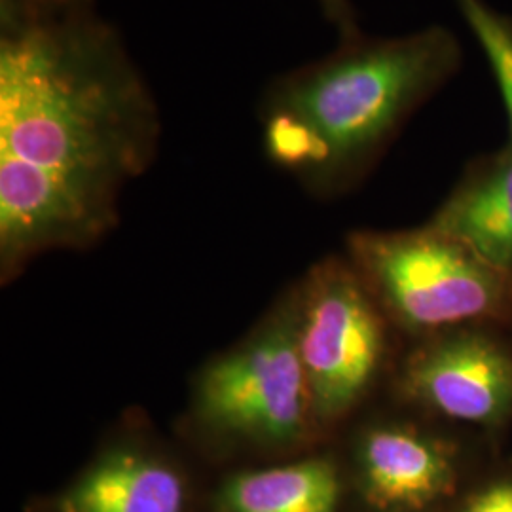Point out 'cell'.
Masks as SVG:
<instances>
[{"instance_id": "277c9868", "label": "cell", "mask_w": 512, "mask_h": 512, "mask_svg": "<svg viewBox=\"0 0 512 512\" xmlns=\"http://www.w3.org/2000/svg\"><path fill=\"white\" fill-rule=\"evenodd\" d=\"M200 412L226 433L274 444L298 439L311 412L298 319L281 317L211 366L200 384Z\"/></svg>"}, {"instance_id": "4fadbf2b", "label": "cell", "mask_w": 512, "mask_h": 512, "mask_svg": "<svg viewBox=\"0 0 512 512\" xmlns=\"http://www.w3.org/2000/svg\"><path fill=\"white\" fill-rule=\"evenodd\" d=\"M465 512H512V484H495L476 495Z\"/></svg>"}, {"instance_id": "5b68a950", "label": "cell", "mask_w": 512, "mask_h": 512, "mask_svg": "<svg viewBox=\"0 0 512 512\" xmlns=\"http://www.w3.org/2000/svg\"><path fill=\"white\" fill-rule=\"evenodd\" d=\"M298 348L313 416L340 418L365 393L384 349L376 311L344 270H329L315 283L298 319Z\"/></svg>"}, {"instance_id": "5bb4252c", "label": "cell", "mask_w": 512, "mask_h": 512, "mask_svg": "<svg viewBox=\"0 0 512 512\" xmlns=\"http://www.w3.org/2000/svg\"><path fill=\"white\" fill-rule=\"evenodd\" d=\"M19 4H27V6H46V4H55V2H63V0H14Z\"/></svg>"}, {"instance_id": "30bf717a", "label": "cell", "mask_w": 512, "mask_h": 512, "mask_svg": "<svg viewBox=\"0 0 512 512\" xmlns=\"http://www.w3.org/2000/svg\"><path fill=\"white\" fill-rule=\"evenodd\" d=\"M340 482L327 459L249 471L220 488V512H336Z\"/></svg>"}, {"instance_id": "52a82bcc", "label": "cell", "mask_w": 512, "mask_h": 512, "mask_svg": "<svg viewBox=\"0 0 512 512\" xmlns=\"http://www.w3.org/2000/svg\"><path fill=\"white\" fill-rule=\"evenodd\" d=\"M359 471L368 503L385 512L421 511L450 494L456 478L444 444L399 427L366 433Z\"/></svg>"}, {"instance_id": "8fae6325", "label": "cell", "mask_w": 512, "mask_h": 512, "mask_svg": "<svg viewBox=\"0 0 512 512\" xmlns=\"http://www.w3.org/2000/svg\"><path fill=\"white\" fill-rule=\"evenodd\" d=\"M467 23L494 74L495 84L509 122L512 145V16L497 10L488 0H452Z\"/></svg>"}, {"instance_id": "8992f818", "label": "cell", "mask_w": 512, "mask_h": 512, "mask_svg": "<svg viewBox=\"0 0 512 512\" xmlns=\"http://www.w3.org/2000/svg\"><path fill=\"white\" fill-rule=\"evenodd\" d=\"M404 385L446 418L494 425L512 412V355L478 332L446 336L410 359Z\"/></svg>"}, {"instance_id": "6da1fadb", "label": "cell", "mask_w": 512, "mask_h": 512, "mask_svg": "<svg viewBox=\"0 0 512 512\" xmlns=\"http://www.w3.org/2000/svg\"><path fill=\"white\" fill-rule=\"evenodd\" d=\"M160 112L95 0H0V245L29 253L82 241L112 220L141 171Z\"/></svg>"}, {"instance_id": "7c38bea8", "label": "cell", "mask_w": 512, "mask_h": 512, "mask_svg": "<svg viewBox=\"0 0 512 512\" xmlns=\"http://www.w3.org/2000/svg\"><path fill=\"white\" fill-rule=\"evenodd\" d=\"M323 16L329 19L340 33V42H348L359 38L363 33L359 29V21L349 0H317Z\"/></svg>"}, {"instance_id": "9c48e42d", "label": "cell", "mask_w": 512, "mask_h": 512, "mask_svg": "<svg viewBox=\"0 0 512 512\" xmlns=\"http://www.w3.org/2000/svg\"><path fill=\"white\" fill-rule=\"evenodd\" d=\"M181 476L158 459L112 452L57 499V512H183Z\"/></svg>"}, {"instance_id": "ba28073f", "label": "cell", "mask_w": 512, "mask_h": 512, "mask_svg": "<svg viewBox=\"0 0 512 512\" xmlns=\"http://www.w3.org/2000/svg\"><path fill=\"white\" fill-rule=\"evenodd\" d=\"M429 226L463 243L495 270L512 275L511 143L467 173Z\"/></svg>"}, {"instance_id": "7a4b0ae2", "label": "cell", "mask_w": 512, "mask_h": 512, "mask_svg": "<svg viewBox=\"0 0 512 512\" xmlns=\"http://www.w3.org/2000/svg\"><path fill=\"white\" fill-rule=\"evenodd\" d=\"M463 65L442 25L403 37L361 35L277 76L260 101L268 156L315 181L342 179L370 160Z\"/></svg>"}, {"instance_id": "3957f363", "label": "cell", "mask_w": 512, "mask_h": 512, "mask_svg": "<svg viewBox=\"0 0 512 512\" xmlns=\"http://www.w3.org/2000/svg\"><path fill=\"white\" fill-rule=\"evenodd\" d=\"M351 249L385 302L414 329L499 317L511 306V275L429 224L410 232L355 234Z\"/></svg>"}]
</instances>
